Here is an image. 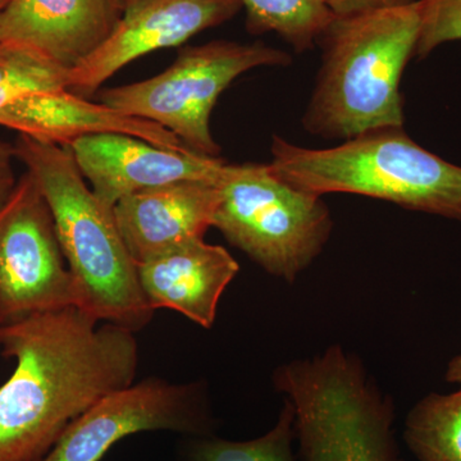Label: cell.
<instances>
[{
  "instance_id": "ac0fdd59",
  "label": "cell",
  "mask_w": 461,
  "mask_h": 461,
  "mask_svg": "<svg viewBox=\"0 0 461 461\" xmlns=\"http://www.w3.org/2000/svg\"><path fill=\"white\" fill-rule=\"evenodd\" d=\"M295 439V412L285 399L275 426L263 436L248 441L195 437L185 448L182 461H296Z\"/></svg>"
},
{
  "instance_id": "603a6c76",
  "label": "cell",
  "mask_w": 461,
  "mask_h": 461,
  "mask_svg": "<svg viewBox=\"0 0 461 461\" xmlns=\"http://www.w3.org/2000/svg\"><path fill=\"white\" fill-rule=\"evenodd\" d=\"M446 381L459 384L461 387V355L455 357L448 363L447 371H446Z\"/></svg>"
},
{
  "instance_id": "7402d4cb",
  "label": "cell",
  "mask_w": 461,
  "mask_h": 461,
  "mask_svg": "<svg viewBox=\"0 0 461 461\" xmlns=\"http://www.w3.org/2000/svg\"><path fill=\"white\" fill-rule=\"evenodd\" d=\"M14 159H17L14 144L0 140V206L7 202L18 182L14 175Z\"/></svg>"
},
{
  "instance_id": "cb8c5ba5",
  "label": "cell",
  "mask_w": 461,
  "mask_h": 461,
  "mask_svg": "<svg viewBox=\"0 0 461 461\" xmlns=\"http://www.w3.org/2000/svg\"><path fill=\"white\" fill-rule=\"evenodd\" d=\"M113 2V5L115 7L120 9L121 12L123 11V8L126 7L127 3L130 2V0H112Z\"/></svg>"
},
{
  "instance_id": "7a4b0ae2",
  "label": "cell",
  "mask_w": 461,
  "mask_h": 461,
  "mask_svg": "<svg viewBox=\"0 0 461 461\" xmlns=\"http://www.w3.org/2000/svg\"><path fill=\"white\" fill-rule=\"evenodd\" d=\"M420 30L418 0L330 18L317 41L323 53L303 117L305 131L346 141L403 127L400 85L415 57Z\"/></svg>"
},
{
  "instance_id": "9a60e30c",
  "label": "cell",
  "mask_w": 461,
  "mask_h": 461,
  "mask_svg": "<svg viewBox=\"0 0 461 461\" xmlns=\"http://www.w3.org/2000/svg\"><path fill=\"white\" fill-rule=\"evenodd\" d=\"M239 263L218 245L194 240L138 264L149 305L178 312L203 329H212L224 291L238 276Z\"/></svg>"
},
{
  "instance_id": "d4e9b609",
  "label": "cell",
  "mask_w": 461,
  "mask_h": 461,
  "mask_svg": "<svg viewBox=\"0 0 461 461\" xmlns=\"http://www.w3.org/2000/svg\"><path fill=\"white\" fill-rule=\"evenodd\" d=\"M8 2L9 0H0V11L5 7V5H7Z\"/></svg>"
},
{
  "instance_id": "ffe728a7",
  "label": "cell",
  "mask_w": 461,
  "mask_h": 461,
  "mask_svg": "<svg viewBox=\"0 0 461 461\" xmlns=\"http://www.w3.org/2000/svg\"><path fill=\"white\" fill-rule=\"evenodd\" d=\"M420 30L415 57L426 59L447 42L461 41V0H418Z\"/></svg>"
},
{
  "instance_id": "52a82bcc",
  "label": "cell",
  "mask_w": 461,
  "mask_h": 461,
  "mask_svg": "<svg viewBox=\"0 0 461 461\" xmlns=\"http://www.w3.org/2000/svg\"><path fill=\"white\" fill-rule=\"evenodd\" d=\"M290 63V54L263 42L215 41L184 48L162 74L103 90L99 100L117 113L159 124L195 153L218 158L209 122L221 94L250 69Z\"/></svg>"
},
{
  "instance_id": "5b68a950",
  "label": "cell",
  "mask_w": 461,
  "mask_h": 461,
  "mask_svg": "<svg viewBox=\"0 0 461 461\" xmlns=\"http://www.w3.org/2000/svg\"><path fill=\"white\" fill-rule=\"evenodd\" d=\"M273 384L293 405L303 461H405L393 400L342 346L285 363Z\"/></svg>"
},
{
  "instance_id": "30bf717a",
  "label": "cell",
  "mask_w": 461,
  "mask_h": 461,
  "mask_svg": "<svg viewBox=\"0 0 461 461\" xmlns=\"http://www.w3.org/2000/svg\"><path fill=\"white\" fill-rule=\"evenodd\" d=\"M242 8L241 0H130L107 41L69 71L68 90L89 98L138 58L184 44Z\"/></svg>"
},
{
  "instance_id": "d6986e66",
  "label": "cell",
  "mask_w": 461,
  "mask_h": 461,
  "mask_svg": "<svg viewBox=\"0 0 461 461\" xmlns=\"http://www.w3.org/2000/svg\"><path fill=\"white\" fill-rule=\"evenodd\" d=\"M69 69L39 51L0 41V87L9 85L68 90Z\"/></svg>"
},
{
  "instance_id": "5bb4252c",
  "label": "cell",
  "mask_w": 461,
  "mask_h": 461,
  "mask_svg": "<svg viewBox=\"0 0 461 461\" xmlns=\"http://www.w3.org/2000/svg\"><path fill=\"white\" fill-rule=\"evenodd\" d=\"M112 0H9L0 11V41L25 45L71 71L113 32Z\"/></svg>"
},
{
  "instance_id": "2e32d148",
  "label": "cell",
  "mask_w": 461,
  "mask_h": 461,
  "mask_svg": "<svg viewBox=\"0 0 461 461\" xmlns=\"http://www.w3.org/2000/svg\"><path fill=\"white\" fill-rule=\"evenodd\" d=\"M403 439L420 461H461V388L430 393L412 406Z\"/></svg>"
},
{
  "instance_id": "6da1fadb",
  "label": "cell",
  "mask_w": 461,
  "mask_h": 461,
  "mask_svg": "<svg viewBox=\"0 0 461 461\" xmlns=\"http://www.w3.org/2000/svg\"><path fill=\"white\" fill-rule=\"evenodd\" d=\"M133 333L75 305L0 327L2 353L16 360L0 386V461H41L94 403L131 386Z\"/></svg>"
},
{
  "instance_id": "277c9868",
  "label": "cell",
  "mask_w": 461,
  "mask_h": 461,
  "mask_svg": "<svg viewBox=\"0 0 461 461\" xmlns=\"http://www.w3.org/2000/svg\"><path fill=\"white\" fill-rule=\"evenodd\" d=\"M273 171L297 189L354 194L461 222V166L420 147L403 127L375 130L338 147H297L273 136Z\"/></svg>"
},
{
  "instance_id": "9c48e42d",
  "label": "cell",
  "mask_w": 461,
  "mask_h": 461,
  "mask_svg": "<svg viewBox=\"0 0 461 461\" xmlns=\"http://www.w3.org/2000/svg\"><path fill=\"white\" fill-rule=\"evenodd\" d=\"M213 427L202 384L149 378L102 397L41 461H100L112 446L135 433L172 430L199 437L212 435Z\"/></svg>"
},
{
  "instance_id": "8992f818",
  "label": "cell",
  "mask_w": 461,
  "mask_h": 461,
  "mask_svg": "<svg viewBox=\"0 0 461 461\" xmlns=\"http://www.w3.org/2000/svg\"><path fill=\"white\" fill-rule=\"evenodd\" d=\"M212 227L264 271L293 284L333 229L321 196L288 184L269 163L226 165Z\"/></svg>"
},
{
  "instance_id": "44dd1931",
  "label": "cell",
  "mask_w": 461,
  "mask_h": 461,
  "mask_svg": "<svg viewBox=\"0 0 461 461\" xmlns=\"http://www.w3.org/2000/svg\"><path fill=\"white\" fill-rule=\"evenodd\" d=\"M333 16L360 14L375 9L399 7L411 5L415 0H323Z\"/></svg>"
},
{
  "instance_id": "3957f363",
  "label": "cell",
  "mask_w": 461,
  "mask_h": 461,
  "mask_svg": "<svg viewBox=\"0 0 461 461\" xmlns=\"http://www.w3.org/2000/svg\"><path fill=\"white\" fill-rule=\"evenodd\" d=\"M17 159L47 200L74 282L75 306L103 323L136 332L151 321L138 263L124 244L114 208L87 186L66 145L18 136Z\"/></svg>"
},
{
  "instance_id": "ba28073f",
  "label": "cell",
  "mask_w": 461,
  "mask_h": 461,
  "mask_svg": "<svg viewBox=\"0 0 461 461\" xmlns=\"http://www.w3.org/2000/svg\"><path fill=\"white\" fill-rule=\"evenodd\" d=\"M75 305L47 200L29 171L0 206V327Z\"/></svg>"
},
{
  "instance_id": "7c38bea8",
  "label": "cell",
  "mask_w": 461,
  "mask_h": 461,
  "mask_svg": "<svg viewBox=\"0 0 461 461\" xmlns=\"http://www.w3.org/2000/svg\"><path fill=\"white\" fill-rule=\"evenodd\" d=\"M0 126L57 145H68L94 133L117 132L169 150H190L159 124L117 113L102 103L87 102L66 89L20 85L0 87Z\"/></svg>"
},
{
  "instance_id": "e0dca14e",
  "label": "cell",
  "mask_w": 461,
  "mask_h": 461,
  "mask_svg": "<svg viewBox=\"0 0 461 461\" xmlns=\"http://www.w3.org/2000/svg\"><path fill=\"white\" fill-rule=\"evenodd\" d=\"M254 35L275 32L297 53L317 45L333 14L323 0H241Z\"/></svg>"
},
{
  "instance_id": "4fadbf2b",
  "label": "cell",
  "mask_w": 461,
  "mask_h": 461,
  "mask_svg": "<svg viewBox=\"0 0 461 461\" xmlns=\"http://www.w3.org/2000/svg\"><path fill=\"white\" fill-rule=\"evenodd\" d=\"M218 202L220 182L181 181L121 199L114 215L124 244L139 264L204 239Z\"/></svg>"
},
{
  "instance_id": "8fae6325",
  "label": "cell",
  "mask_w": 461,
  "mask_h": 461,
  "mask_svg": "<svg viewBox=\"0 0 461 461\" xmlns=\"http://www.w3.org/2000/svg\"><path fill=\"white\" fill-rule=\"evenodd\" d=\"M66 147L91 190L111 208L139 191L175 182H220L226 167L220 158L169 150L117 132L83 136Z\"/></svg>"
}]
</instances>
